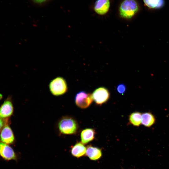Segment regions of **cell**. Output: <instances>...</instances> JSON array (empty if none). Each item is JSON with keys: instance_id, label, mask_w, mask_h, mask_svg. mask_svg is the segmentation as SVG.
<instances>
[{"instance_id": "6da1fadb", "label": "cell", "mask_w": 169, "mask_h": 169, "mask_svg": "<svg viewBox=\"0 0 169 169\" xmlns=\"http://www.w3.org/2000/svg\"><path fill=\"white\" fill-rule=\"evenodd\" d=\"M139 6L135 0H124L120 5L119 13L125 19L131 18L138 11Z\"/></svg>"}, {"instance_id": "7a4b0ae2", "label": "cell", "mask_w": 169, "mask_h": 169, "mask_svg": "<svg viewBox=\"0 0 169 169\" xmlns=\"http://www.w3.org/2000/svg\"><path fill=\"white\" fill-rule=\"evenodd\" d=\"M58 127L61 133L66 135L75 133L78 128L75 120L68 117H64L61 119L58 123Z\"/></svg>"}, {"instance_id": "3957f363", "label": "cell", "mask_w": 169, "mask_h": 169, "mask_svg": "<svg viewBox=\"0 0 169 169\" xmlns=\"http://www.w3.org/2000/svg\"><path fill=\"white\" fill-rule=\"evenodd\" d=\"M49 89L51 93L55 96L62 95L67 90V85L65 79L61 77L54 79L49 83Z\"/></svg>"}, {"instance_id": "277c9868", "label": "cell", "mask_w": 169, "mask_h": 169, "mask_svg": "<svg viewBox=\"0 0 169 169\" xmlns=\"http://www.w3.org/2000/svg\"><path fill=\"white\" fill-rule=\"evenodd\" d=\"M91 95L93 100L98 105H101L106 102L110 96L108 90L104 87L96 89Z\"/></svg>"}, {"instance_id": "5b68a950", "label": "cell", "mask_w": 169, "mask_h": 169, "mask_svg": "<svg viewBox=\"0 0 169 169\" xmlns=\"http://www.w3.org/2000/svg\"><path fill=\"white\" fill-rule=\"evenodd\" d=\"M74 100L76 105L81 109L88 107L93 100L91 95L83 91H79L76 94Z\"/></svg>"}, {"instance_id": "8992f818", "label": "cell", "mask_w": 169, "mask_h": 169, "mask_svg": "<svg viewBox=\"0 0 169 169\" xmlns=\"http://www.w3.org/2000/svg\"><path fill=\"white\" fill-rule=\"evenodd\" d=\"M0 156L4 160L9 161L16 160V154L13 149L9 145L0 141Z\"/></svg>"}, {"instance_id": "52a82bcc", "label": "cell", "mask_w": 169, "mask_h": 169, "mask_svg": "<svg viewBox=\"0 0 169 169\" xmlns=\"http://www.w3.org/2000/svg\"><path fill=\"white\" fill-rule=\"evenodd\" d=\"M0 141L8 145L13 144L14 142L15 137L13 132L8 124L3 127L0 132Z\"/></svg>"}, {"instance_id": "ba28073f", "label": "cell", "mask_w": 169, "mask_h": 169, "mask_svg": "<svg viewBox=\"0 0 169 169\" xmlns=\"http://www.w3.org/2000/svg\"><path fill=\"white\" fill-rule=\"evenodd\" d=\"M13 112V107L11 101L6 100L0 106V118L7 119L10 117Z\"/></svg>"}, {"instance_id": "9c48e42d", "label": "cell", "mask_w": 169, "mask_h": 169, "mask_svg": "<svg viewBox=\"0 0 169 169\" xmlns=\"http://www.w3.org/2000/svg\"><path fill=\"white\" fill-rule=\"evenodd\" d=\"M110 7L109 0H97L95 3L94 9L97 14L103 15L108 12Z\"/></svg>"}, {"instance_id": "30bf717a", "label": "cell", "mask_w": 169, "mask_h": 169, "mask_svg": "<svg viewBox=\"0 0 169 169\" xmlns=\"http://www.w3.org/2000/svg\"><path fill=\"white\" fill-rule=\"evenodd\" d=\"M86 155L89 158L93 161L97 160L102 156L101 149L92 146H88L86 148Z\"/></svg>"}, {"instance_id": "8fae6325", "label": "cell", "mask_w": 169, "mask_h": 169, "mask_svg": "<svg viewBox=\"0 0 169 169\" xmlns=\"http://www.w3.org/2000/svg\"><path fill=\"white\" fill-rule=\"evenodd\" d=\"M95 130L92 128H86L83 130L80 134L81 143L85 144L93 141L95 138Z\"/></svg>"}, {"instance_id": "7c38bea8", "label": "cell", "mask_w": 169, "mask_h": 169, "mask_svg": "<svg viewBox=\"0 0 169 169\" xmlns=\"http://www.w3.org/2000/svg\"><path fill=\"white\" fill-rule=\"evenodd\" d=\"M156 121V118L151 113L146 112L142 114L141 124L145 126L150 127L154 125Z\"/></svg>"}, {"instance_id": "4fadbf2b", "label": "cell", "mask_w": 169, "mask_h": 169, "mask_svg": "<svg viewBox=\"0 0 169 169\" xmlns=\"http://www.w3.org/2000/svg\"><path fill=\"white\" fill-rule=\"evenodd\" d=\"M86 148L81 142H78L72 148L71 153L72 155L76 157L79 158L86 154Z\"/></svg>"}, {"instance_id": "5bb4252c", "label": "cell", "mask_w": 169, "mask_h": 169, "mask_svg": "<svg viewBox=\"0 0 169 169\" xmlns=\"http://www.w3.org/2000/svg\"><path fill=\"white\" fill-rule=\"evenodd\" d=\"M142 114L139 112H134L129 115V121L133 125L139 126L141 123Z\"/></svg>"}, {"instance_id": "9a60e30c", "label": "cell", "mask_w": 169, "mask_h": 169, "mask_svg": "<svg viewBox=\"0 0 169 169\" xmlns=\"http://www.w3.org/2000/svg\"><path fill=\"white\" fill-rule=\"evenodd\" d=\"M143 1L148 8L152 9H159L163 6L164 0H143Z\"/></svg>"}, {"instance_id": "2e32d148", "label": "cell", "mask_w": 169, "mask_h": 169, "mask_svg": "<svg viewBox=\"0 0 169 169\" xmlns=\"http://www.w3.org/2000/svg\"><path fill=\"white\" fill-rule=\"evenodd\" d=\"M116 90L120 94L123 95L126 90V86L123 84H119L116 87Z\"/></svg>"}, {"instance_id": "e0dca14e", "label": "cell", "mask_w": 169, "mask_h": 169, "mask_svg": "<svg viewBox=\"0 0 169 169\" xmlns=\"http://www.w3.org/2000/svg\"><path fill=\"white\" fill-rule=\"evenodd\" d=\"M7 119H4L0 118V131L3 127L7 124Z\"/></svg>"}, {"instance_id": "ac0fdd59", "label": "cell", "mask_w": 169, "mask_h": 169, "mask_svg": "<svg viewBox=\"0 0 169 169\" xmlns=\"http://www.w3.org/2000/svg\"><path fill=\"white\" fill-rule=\"evenodd\" d=\"M35 2L38 3H41L44 2H45V1L47 0H33Z\"/></svg>"}]
</instances>
